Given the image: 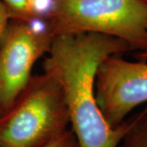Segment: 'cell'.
<instances>
[{
    "instance_id": "cell-1",
    "label": "cell",
    "mask_w": 147,
    "mask_h": 147,
    "mask_svg": "<svg viewBox=\"0 0 147 147\" xmlns=\"http://www.w3.org/2000/svg\"><path fill=\"white\" fill-rule=\"evenodd\" d=\"M130 46L115 37L88 33L53 38L42 67L63 93L71 131L79 147H118L137 115L111 127L96 100L97 69L106 58L127 53Z\"/></svg>"
},
{
    "instance_id": "cell-2",
    "label": "cell",
    "mask_w": 147,
    "mask_h": 147,
    "mask_svg": "<svg viewBox=\"0 0 147 147\" xmlns=\"http://www.w3.org/2000/svg\"><path fill=\"white\" fill-rule=\"evenodd\" d=\"M44 20L53 38L101 34L120 38L131 50L147 51V3L143 0H53Z\"/></svg>"
},
{
    "instance_id": "cell-3",
    "label": "cell",
    "mask_w": 147,
    "mask_h": 147,
    "mask_svg": "<svg viewBox=\"0 0 147 147\" xmlns=\"http://www.w3.org/2000/svg\"><path fill=\"white\" fill-rule=\"evenodd\" d=\"M69 119L59 84L47 74L32 77L0 115L3 147H42L67 130Z\"/></svg>"
},
{
    "instance_id": "cell-4",
    "label": "cell",
    "mask_w": 147,
    "mask_h": 147,
    "mask_svg": "<svg viewBox=\"0 0 147 147\" xmlns=\"http://www.w3.org/2000/svg\"><path fill=\"white\" fill-rule=\"evenodd\" d=\"M12 21L0 45L1 114L26 88L34 64L48 53L53 39L46 28L38 30L30 22Z\"/></svg>"
},
{
    "instance_id": "cell-5",
    "label": "cell",
    "mask_w": 147,
    "mask_h": 147,
    "mask_svg": "<svg viewBox=\"0 0 147 147\" xmlns=\"http://www.w3.org/2000/svg\"><path fill=\"white\" fill-rule=\"evenodd\" d=\"M95 92L108 124L119 126L134 108L147 102V61H129L120 54L106 58L97 69Z\"/></svg>"
},
{
    "instance_id": "cell-6",
    "label": "cell",
    "mask_w": 147,
    "mask_h": 147,
    "mask_svg": "<svg viewBox=\"0 0 147 147\" xmlns=\"http://www.w3.org/2000/svg\"><path fill=\"white\" fill-rule=\"evenodd\" d=\"M10 11L11 20L31 22L44 19L53 0H2Z\"/></svg>"
},
{
    "instance_id": "cell-7",
    "label": "cell",
    "mask_w": 147,
    "mask_h": 147,
    "mask_svg": "<svg viewBox=\"0 0 147 147\" xmlns=\"http://www.w3.org/2000/svg\"><path fill=\"white\" fill-rule=\"evenodd\" d=\"M120 144L121 147H147V106L137 114Z\"/></svg>"
},
{
    "instance_id": "cell-8",
    "label": "cell",
    "mask_w": 147,
    "mask_h": 147,
    "mask_svg": "<svg viewBox=\"0 0 147 147\" xmlns=\"http://www.w3.org/2000/svg\"><path fill=\"white\" fill-rule=\"evenodd\" d=\"M42 147H79V146L73 131L67 129Z\"/></svg>"
},
{
    "instance_id": "cell-9",
    "label": "cell",
    "mask_w": 147,
    "mask_h": 147,
    "mask_svg": "<svg viewBox=\"0 0 147 147\" xmlns=\"http://www.w3.org/2000/svg\"><path fill=\"white\" fill-rule=\"evenodd\" d=\"M11 16L5 3L0 0V45L4 40L10 26Z\"/></svg>"
},
{
    "instance_id": "cell-10",
    "label": "cell",
    "mask_w": 147,
    "mask_h": 147,
    "mask_svg": "<svg viewBox=\"0 0 147 147\" xmlns=\"http://www.w3.org/2000/svg\"><path fill=\"white\" fill-rule=\"evenodd\" d=\"M135 58L138 61H147V51L146 52H139L135 54Z\"/></svg>"
},
{
    "instance_id": "cell-11",
    "label": "cell",
    "mask_w": 147,
    "mask_h": 147,
    "mask_svg": "<svg viewBox=\"0 0 147 147\" xmlns=\"http://www.w3.org/2000/svg\"><path fill=\"white\" fill-rule=\"evenodd\" d=\"M143 1H144V2H145L146 3H147V0H143Z\"/></svg>"
},
{
    "instance_id": "cell-12",
    "label": "cell",
    "mask_w": 147,
    "mask_h": 147,
    "mask_svg": "<svg viewBox=\"0 0 147 147\" xmlns=\"http://www.w3.org/2000/svg\"><path fill=\"white\" fill-rule=\"evenodd\" d=\"M0 115H1V110H0Z\"/></svg>"
},
{
    "instance_id": "cell-13",
    "label": "cell",
    "mask_w": 147,
    "mask_h": 147,
    "mask_svg": "<svg viewBox=\"0 0 147 147\" xmlns=\"http://www.w3.org/2000/svg\"><path fill=\"white\" fill-rule=\"evenodd\" d=\"M0 147H3V146H1V145H0Z\"/></svg>"
}]
</instances>
